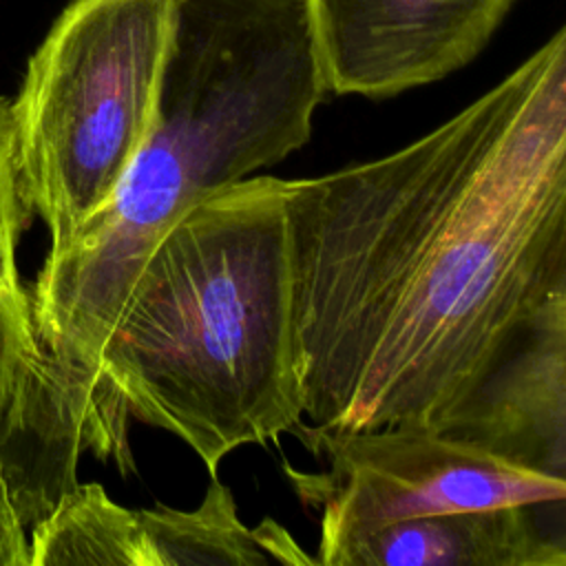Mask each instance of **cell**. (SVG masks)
<instances>
[{
    "label": "cell",
    "mask_w": 566,
    "mask_h": 566,
    "mask_svg": "<svg viewBox=\"0 0 566 566\" xmlns=\"http://www.w3.org/2000/svg\"><path fill=\"white\" fill-rule=\"evenodd\" d=\"M305 422L440 427L566 265V24L416 142L287 179Z\"/></svg>",
    "instance_id": "cell-1"
},
{
    "label": "cell",
    "mask_w": 566,
    "mask_h": 566,
    "mask_svg": "<svg viewBox=\"0 0 566 566\" xmlns=\"http://www.w3.org/2000/svg\"><path fill=\"white\" fill-rule=\"evenodd\" d=\"M329 95L305 0H177L148 144L31 290L40 365L0 427L27 520L77 484L102 345L157 241L197 201L303 148Z\"/></svg>",
    "instance_id": "cell-2"
},
{
    "label": "cell",
    "mask_w": 566,
    "mask_h": 566,
    "mask_svg": "<svg viewBox=\"0 0 566 566\" xmlns=\"http://www.w3.org/2000/svg\"><path fill=\"white\" fill-rule=\"evenodd\" d=\"M130 418L184 440L210 478L234 449L305 429L287 179L208 195L148 254L102 345L86 451L128 471Z\"/></svg>",
    "instance_id": "cell-3"
},
{
    "label": "cell",
    "mask_w": 566,
    "mask_h": 566,
    "mask_svg": "<svg viewBox=\"0 0 566 566\" xmlns=\"http://www.w3.org/2000/svg\"><path fill=\"white\" fill-rule=\"evenodd\" d=\"M177 0H71L11 102L24 195L60 252L148 144Z\"/></svg>",
    "instance_id": "cell-4"
},
{
    "label": "cell",
    "mask_w": 566,
    "mask_h": 566,
    "mask_svg": "<svg viewBox=\"0 0 566 566\" xmlns=\"http://www.w3.org/2000/svg\"><path fill=\"white\" fill-rule=\"evenodd\" d=\"M296 440L327 460L314 473L283 462L301 502L318 513V553L398 520L566 500V484L433 427L329 431L305 424Z\"/></svg>",
    "instance_id": "cell-5"
},
{
    "label": "cell",
    "mask_w": 566,
    "mask_h": 566,
    "mask_svg": "<svg viewBox=\"0 0 566 566\" xmlns=\"http://www.w3.org/2000/svg\"><path fill=\"white\" fill-rule=\"evenodd\" d=\"M513 0H305L332 95L387 99L438 82L489 44Z\"/></svg>",
    "instance_id": "cell-6"
},
{
    "label": "cell",
    "mask_w": 566,
    "mask_h": 566,
    "mask_svg": "<svg viewBox=\"0 0 566 566\" xmlns=\"http://www.w3.org/2000/svg\"><path fill=\"white\" fill-rule=\"evenodd\" d=\"M436 429L566 484V314L542 305L491 374Z\"/></svg>",
    "instance_id": "cell-7"
},
{
    "label": "cell",
    "mask_w": 566,
    "mask_h": 566,
    "mask_svg": "<svg viewBox=\"0 0 566 566\" xmlns=\"http://www.w3.org/2000/svg\"><path fill=\"white\" fill-rule=\"evenodd\" d=\"M321 566H539L528 506L382 524L316 555Z\"/></svg>",
    "instance_id": "cell-8"
},
{
    "label": "cell",
    "mask_w": 566,
    "mask_h": 566,
    "mask_svg": "<svg viewBox=\"0 0 566 566\" xmlns=\"http://www.w3.org/2000/svg\"><path fill=\"white\" fill-rule=\"evenodd\" d=\"M31 212L18 166L11 99L0 97V424L40 365L31 292L18 270V245Z\"/></svg>",
    "instance_id": "cell-9"
},
{
    "label": "cell",
    "mask_w": 566,
    "mask_h": 566,
    "mask_svg": "<svg viewBox=\"0 0 566 566\" xmlns=\"http://www.w3.org/2000/svg\"><path fill=\"white\" fill-rule=\"evenodd\" d=\"M150 566L137 511L115 504L95 482H77L33 524L31 566Z\"/></svg>",
    "instance_id": "cell-10"
},
{
    "label": "cell",
    "mask_w": 566,
    "mask_h": 566,
    "mask_svg": "<svg viewBox=\"0 0 566 566\" xmlns=\"http://www.w3.org/2000/svg\"><path fill=\"white\" fill-rule=\"evenodd\" d=\"M150 566H265L274 564L259 526L248 528L237 513L232 491L210 478L195 511L166 504L137 511Z\"/></svg>",
    "instance_id": "cell-11"
},
{
    "label": "cell",
    "mask_w": 566,
    "mask_h": 566,
    "mask_svg": "<svg viewBox=\"0 0 566 566\" xmlns=\"http://www.w3.org/2000/svg\"><path fill=\"white\" fill-rule=\"evenodd\" d=\"M0 566H31V544L0 464Z\"/></svg>",
    "instance_id": "cell-12"
},
{
    "label": "cell",
    "mask_w": 566,
    "mask_h": 566,
    "mask_svg": "<svg viewBox=\"0 0 566 566\" xmlns=\"http://www.w3.org/2000/svg\"><path fill=\"white\" fill-rule=\"evenodd\" d=\"M544 305L566 314V290H557V292H553V294L546 298V303H544Z\"/></svg>",
    "instance_id": "cell-13"
}]
</instances>
